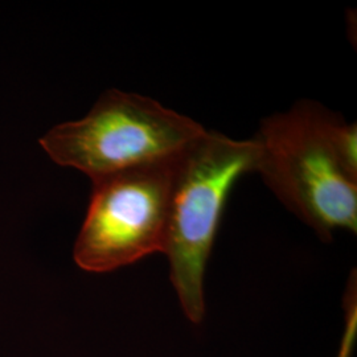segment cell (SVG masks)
<instances>
[{
	"label": "cell",
	"mask_w": 357,
	"mask_h": 357,
	"mask_svg": "<svg viewBox=\"0 0 357 357\" xmlns=\"http://www.w3.org/2000/svg\"><path fill=\"white\" fill-rule=\"evenodd\" d=\"M205 131L190 116L153 98L112 89L85 118L52 128L40 143L57 165L97 181L178 159Z\"/></svg>",
	"instance_id": "3"
},
{
	"label": "cell",
	"mask_w": 357,
	"mask_h": 357,
	"mask_svg": "<svg viewBox=\"0 0 357 357\" xmlns=\"http://www.w3.org/2000/svg\"><path fill=\"white\" fill-rule=\"evenodd\" d=\"M257 159L253 139L208 130L178 158L165 255L180 306L195 324L204 319L206 264L227 200L241 176L255 172Z\"/></svg>",
	"instance_id": "2"
},
{
	"label": "cell",
	"mask_w": 357,
	"mask_h": 357,
	"mask_svg": "<svg viewBox=\"0 0 357 357\" xmlns=\"http://www.w3.org/2000/svg\"><path fill=\"white\" fill-rule=\"evenodd\" d=\"M344 331L339 347L337 357H352L357 340V282L356 271L351 273L347 283L344 299Z\"/></svg>",
	"instance_id": "5"
},
{
	"label": "cell",
	"mask_w": 357,
	"mask_h": 357,
	"mask_svg": "<svg viewBox=\"0 0 357 357\" xmlns=\"http://www.w3.org/2000/svg\"><path fill=\"white\" fill-rule=\"evenodd\" d=\"M336 116L319 103L301 101L268 116L253 138L255 172L321 240L357 228V180L348 175L333 146Z\"/></svg>",
	"instance_id": "1"
},
{
	"label": "cell",
	"mask_w": 357,
	"mask_h": 357,
	"mask_svg": "<svg viewBox=\"0 0 357 357\" xmlns=\"http://www.w3.org/2000/svg\"><path fill=\"white\" fill-rule=\"evenodd\" d=\"M178 158L93 181L73 250L78 268L109 273L165 253Z\"/></svg>",
	"instance_id": "4"
}]
</instances>
